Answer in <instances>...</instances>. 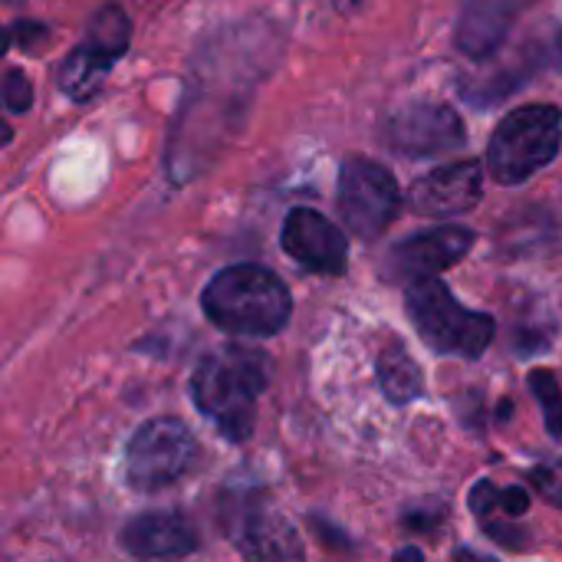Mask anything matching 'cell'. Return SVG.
Masks as SVG:
<instances>
[{"label": "cell", "instance_id": "obj_12", "mask_svg": "<svg viewBox=\"0 0 562 562\" xmlns=\"http://www.w3.org/2000/svg\"><path fill=\"white\" fill-rule=\"evenodd\" d=\"M119 543L135 560H175L198 550V530L181 514H145L125 524Z\"/></svg>", "mask_w": 562, "mask_h": 562}, {"label": "cell", "instance_id": "obj_2", "mask_svg": "<svg viewBox=\"0 0 562 562\" xmlns=\"http://www.w3.org/2000/svg\"><path fill=\"white\" fill-rule=\"evenodd\" d=\"M204 316L234 336H273L290 323L293 300L277 273L257 263L221 270L201 296Z\"/></svg>", "mask_w": 562, "mask_h": 562}, {"label": "cell", "instance_id": "obj_1", "mask_svg": "<svg viewBox=\"0 0 562 562\" xmlns=\"http://www.w3.org/2000/svg\"><path fill=\"white\" fill-rule=\"evenodd\" d=\"M270 362L260 349L224 346L201 359L191 375V398L227 441H247L257 425V395L267 389Z\"/></svg>", "mask_w": 562, "mask_h": 562}, {"label": "cell", "instance_id": "obj_24", "mask_svg": "<svg viewBox=\"0 0 562 562\" xmlns=\"http://www.w3.org/2000/svg\"><path fill=\"white\" fill-rule=\"evenodd\" d=\"M395 560H425V553H422V550H415V547H408V550H398V553H395Z\"/></svg>", "mask_w": 562, "mask_h": 562}, {"label": "cell", "instance_id": "obj_22", "mask_svg": "<svg viewBox=\"0 0 562 562\" xmlns=\"http://www.w3.org/2000/svg\"><path fill=\"white\" fill-rule=\"evenodd\" d=\"M501 510L510 517H524L530 510V494L524 487H507L501 491Z\"/></svg>", "mask_w": 562, "mask_h": 562}, {"label": "cell", "instance_id": "obj_6", "mask_svg": "<svg viewBox=\"0 0 562 562\" xmlns=\"http://www.w3.org/2000/svg\"><path fill=\"white\" fill-rule=\"evenodd\" d=\"M402 207V191L395 175L369 158H349L339 171V214L346 227L362 237H382Z\"/></svg>", "mask_w": 562, "mask_h": 562}, {"label": "cell", "instance_id": "obj_9", "mask_svg": "<svg viewBox=\"0 0 562 562\" xmlns=\"http://www.w3.org/2000/svg\"><path fill=\"white\" fill-rule=\"evenodd\" d=\"M471 247H474V234L468 227H435V231L415 234L385 257V277L398 283L438 277L441 270L464 260Z\"/></svg>", "mask_w": 562, "mask_h": 562}, {"label": "cell", "instance_id": "obj_23", "mask_svg": "<svg viewBox=\"0 0 562 562\" xmlns=\"http://www.w3.org/2000/svg\"><path fill=\"white\" fill-rule=\"evenodd\" d=\"M441 510H435V514H422V510H412L408 517H405V527H412V530H428V527H435V524H441Z\"/></svg>", "mask_w": 562, "mask_h": 562}, {"label": "cell", "instance_id": "obj_4", "mask_svg": "<svg viewBox=\"0 0 562 562\" xmlns=\"http://www.w3.org/2000/svg\"><path fill=\"white\" fill-rule=\"evenodd\" d=\"M562 112L550 102L514 109L487 145V171L497 184H520L560 155Z\"/></svg>", "mask_w": 562, "mask_h": 562}, {"label": "cell", "instance_id": "obj_16", "mask_svg": "<svg viewBox=\"0 0 562 562\" xmlns=\"http://www.w3.org/2000/svg\"><path fill=\"white\" fill-rule=\"evenodd\" d=\"M128 36H132L128 16L122 13V7L109 3V7H99V13L89 20L86 43H89L92 49L105 53L109 59H119V56L128 49Z\"/></svg>", "mask_w": 562, "mask_h": 562}, {"label": "cell", "instance_id": "obj_3", "mask_svg": "<svg viewBox=\"0 0 562 562\" xmlns=\"http://www.w3.org/2000/svg\"><path fill=\"white\" fill-rule=\"evenodd\" d=\"M405 310H408L418 336L441 356L481 359L497 333L494 316L464 310L438 277L408 283Z\"/></svg>", "mask_w": 562, "mask_h": 562}, {"label": "cell", "instance_id": "obj_11", "mask_svg": "<svg viewBox=\"0 0 562 562\" xmlns=\"http://www.w3.org/2000/svg\"><path fill=\"white\" fill-rule=\"evenodd\" d=\"M533 0H464L454 43L471 59H487L501 49L507 40L514 20L530 7Z\"/></svg>", "mask_w": 562, "mask_h": 562}, {"label": "cell", "instance_id": "obj_10", "mask_svg": "<svg viewBox=\"0 0 562 562\" xmlns=\"http://www.w3.org/2000/svg\"><path fill=\"white\" fill-rule=\"evenodd\" d=\"M484 194V168L477 161H451L412 184L408 204L425 217H458Z\"/></svg>", "mask_w": 562, "mask_h": 562}, {"label": "cell", "instance_id": "obj_7", "mask_svg": "<svg viewBox=\"0 0 562 562\" xmlns=\"http://www.w3.org/2000/svg\"><path fill=\"white\" fill-rule=\"evenodd\" d=\"M382 142L408 158L441 155L464 145L468 132L461 115L451 105L438 102H412L385 115L382 122Z\"/></svg>", "mask_w": 562, "mask_h": 562}, {"label": "cell", "instance_id": "obj_20", "mask_svg": "<svg viewBox=\"0 0 562 562\" xmlns=\"http://www.w3.org/2000/svg\"><path fill=\"white\" fill-rule=\"evenodd\" d=\"M471 510L477 520H487L501 510V491L491 484V481H481L474 491H471Z\"/></svg>", "mask_w": 562, "mask_h": 562}, {"label": "cell", "instance_id": "obj_21", "mask_svg": "<svg viewBox=\"0 0 562 562\" xmlns=\"http://www.w3.org/2000/svg\"><path fill=\"white\" fill-rule=\"evenodd\" d=\"M7 36H10V43L13 46H36V43H43L46 40V26H40V23H26V20H20V23H13L10 30H7Z\"/></svg>", "mask_w": 562, "mask_h": 562}, {"label": "cell", "instance_id": "obj_8", "mask_svg": "<svg viewBox=\"0 0 562 562\" xmlns=\"http://www.w3.org/2000/svg\"><path fill=\"white\" fill-rule=\"evenodd\" d=\"M283 250L306 270L339 277L349 267V244L342 231L313 207H293L280 234Z\"/></svg>", "mask_w": 562, "mask_h": 562}, {"label": "cell", "instance_id": "obj_14", "mask_svg": "<svg viewBox=\"0 0 562 562\" xmlns=\"http://www.w3.org/2000/svg\"><path fill=\"white\" fill-rule=\"evenodd\" d=\"M375 375H379V389L382 395L392 402V405H408L422 395L425 389V379H422V369L415 366V359L395 346V349H385L379 356V366H375Z\"/></svg>", "mask_w": 562, "mask_h": 562}, {"label": "cell", "instance_id": "obj_19", "mask_svg": "<svg viewBox=\"0 0 562 562\" xmlns=\"http://www.w3.org/2000/svg\"><path fill=\"white\" fill-rule=\"evenodd\" d=\"M530 481H533V487H537L547 501H553L557 507H562V461L533 468V471H530Z\"/></svg>", "mask_w": 562, "mask_h": 562}, {"label": "cell", "instance_id": "obj_15", "mask_svg": "<svg viewBox=\"0 0 562 562\" xmlns=\"http://www.w3.org/2000/svg\"><path fill=\"white\" fill-rule=\"evenodd\" d=\"M112 63L115 59H109L105 53L92 49L89 43L79 46V49H72L66 56V63L59 66V86H63V92L69 99H79V102L82 99H92L99 92V86H102V76L112 69Z\"/></svg>", "mask_w": 562, "mask_h": 562}, {"label": "cell", "instance_id": "obj_13", "mask_svg": "<svg viewBox=\"0 0 562 562\" xmlns=\"http://www.w3.org/2000/svg\"><path fill=\"white\" fill-rule=\"evenodd\" d=\"M237 547L250 560H303L306 550L296 537V530L273 510H254L247 514Z\"/></svg>", "mask_w": 562, "mask_h": 562}, {"label": "cell", "instance_id": "obj_5", "mask_svg": "<svg viewBox=\"0 0 562 562\" xmlns=\"http://www.w3.org/2000/svg\"><path fill=\"white\" fill-rule=\"evenodd\" d=\"M198 461V441L178 418L145 422L125 448V481L142 494L178 484Z\"/></svg>", "mask_w": 562, "mask_h": 562}, {"label": "cell", "instance_id": "obj_17", "mask_svg": "<svg viewBox=\"0 0 562 562\" xmlns=\"http://www.w3.org/2000/svg\"><path fill=\"white\" fill-rule=\"evenodd\" d=\"M530 392L537 395L540 408H543V422H547V431L553 438H562V389L557 382L553 372L547 369H537L530 372Z\"/></svg>", "mask_w": 562, "mask_h": 562}, {"label": "cell", "instance_id": "obj_18", "mask_svg": "<svg viewBox=\"0 0 562 562\" xmlns=\"http://www.w3.org/2000/svg\"><path fill=\"white\" fill-rule=\"evenodd\" d=\"M3 105L10 115H23L33 105V86L20 69H7L3 76Z\"/></svg>", "mask_w": 562, "mask_h": 562}]
</instances>
